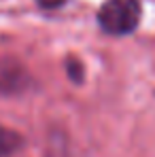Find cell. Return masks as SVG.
<instances>
[{
  "label": "cell",
  "mask_w": 155,
  "mask_h": 157,
  "mask_svg": "<svg viewBox=\"0 0 155 157\" xmlns=\"http://www.w3.org/2000/svg\"><path fill=\"white\" fill-rule=\"evenodd\" d=\"M140 21L138 0H106L98 11V24L106 34L126 36L132 34Z\"/></svg>",
  "instance_id": "6da1fadb"
},
{
  "label": "cell",
  "mask_w": 155,
  "mask_h": 157,
  "mask_svg": "<svg viewBox=\"0 0 155 157\" xmlns=\"http://www.w3.org/2000/svg\"><path fill=\"white\" fill-rule=\"evenodd\" d=\"M32 78L28 70L15 59L2 57L0 59V96H17L30 87Z\"/></svg>",
  "instance_id": "7a4b0ae2"
},
{
  "label": "cell",
  "mask_w": 155,
  "mask_h": 157,
  "mask_svg": "<svg viewBox=\"0 0 155 157\" xmlns=\"http://www.w3.org/2000/svg\"><path fill=\"white\" fill-rule=\"evenodd\" d=\"M19 147H21V136L17 132L0 125V157L13 155Z\"/></svg>",
  "instance_id": "3957f363"
},
{
  "label": "cell",
  "mask_w": 155,
  "mask_h": 157,
  "mask_svg": "<svg viewBox=\"0 0 155 157\" xmlns=\"http://www.w3.org/2000/svg\"><path fill=\"white\" fill-rule=\"evenodd\" d=\"M41 6H45V9H55V6H62L66 0H36Z\"/></svg>",
  "instance_id": "277c9868"
}]
</instances>
